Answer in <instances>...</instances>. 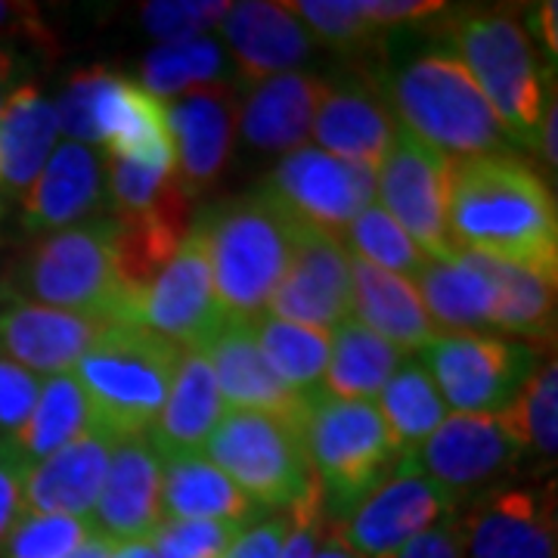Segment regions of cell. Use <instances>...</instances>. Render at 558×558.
<instances>
[{
  "mask_svg": "<svg viewBox=\"0 0 558 558\" xmlns=\"http://www.w3.org/2000/svg\"><path fill=\"white\" fill-rule=\"evenodd\" d=\"M447 223L459 248L558 274L556 196L524 159H450Z\"/></svg>",
  "mask_w": 558,
  "mask_h": 558,
  "instance_id": "cell-1",
  "label": "cell"
},
{
  "mask_svg": "<svg viewBox=\"0 0 558 558\" xmlns=\"http://www.w3.org/2000/svg\"><path fill=\"white\" fill-rule=\"evenodd\" d=\"M376 87L385 106L398 112V128L447 159L512 156L515 149L497 112L457 57H416L398 72H385Z\"/></svg>",
  "mask_w": 558,
  "mask_h": 558,
  "instance_id": "cell-2",
  "label": "cell"
},
{
  "mask_svg": "<svg viewBox=\"0 0 558 558\" xmlns=\"http://www.w3.org/2000/svg\"><path fill=\"white\" fill-rule=\"evenodd\" d=\"M112 230L116 220L106 215L38 240L0 279V299L131 323L112 255Z\"/></svg>",
  "mask_w": 558,
  "mask_h": 558,
  "instance_id": "cell-3",
  "label": "cell"
},
{
  "mask_svg": "<svg viewBox=\"0 0 558 558\" xmlns=\"http://www.w3.org/2000/svg\"><path fill=\"white\" fill-rule=\"evenodd\" d=\"M223 319L255 323L292 258L295 218L255 190L199 215Z\"/></svg>",
  "mask_w": 558,
  "mask_h": 558,
  "instance_id": "cell-4",
  "label": "cell"
},
{
  "mask_svg": "<svg viewBox=\"0 0 558 558\" xmlns=\"http://www.w3.org/2000/svg\"><path fill=\"white\" fill-rule=\"evenodd\" d=\"M183 351L140 323H112L75 363L90 418L116 438L149 435Z\"/></svg>",
  "mask_w": 558,
  "mask_h": 558,
  "instance_id": "cell-5",
  "label": "cell"
},
{
  "mask_svg": "<svg viewBox=\"0 0 558 558\" xmlns=\"http://www.w3.org/2000/svg\"><path fill=\"white\" fill-rule=\"evenodd\" d=\"M459 65L487 97L509 140L537 149L546 109V72L539 69L531 35L512 13L469 10L447 22Z\"/></svg>",
  "mask_w": 558,
  "mask_h": 558,
  "instance_id": "cell-6",
  "label": "cell"
},
{
  "mask_svg": "<svg viewBox=\"0 0 558 558\" xmlns=\"http://www.w3.org/2000/svg\"><path fill=\"white\" fill-rule=\"evenodd\" d=\"M301 438L323 494V515L332 521L344 519L400 462L376 400H341L323 391L311 395L301 418Z\"/></svg>",
  "mask_w": 558,
  "mask_h": 558,
  "instance_id": "cell-7",
  "label": "cell"
},
{
  "mask_svg": "<svg viewBox=\"0 0 558 558\" xmlns=\"http://www.w3.org/2000/svg\"><path fill=\"white\" fill-rule=\"evenodd\" d=\"M301 418L223 410L205 440V459L215 462L258 509L289 512L317 487L304 453Z\"/></svg>",
  "mask_w": 558,
  "mask_h": 558,
  "instance_id": "cell-8",
  "label": "cell"
},
{
  "mask_svg": "<svg viewBox=\"0 0 558 558\" xmlns=\"http://www.w3.org/2000/svg\"><path fill=\"white\" fill-rule=\"evenodd\" d=\"M537 348L487 332H438L422 348V366L444 407L469 416H497L537 373Z\"/></svg>",
  "mask_w": 558,
  "mask_h": 558,
  "instance_id": "cell-9",
  "label": "cell"
},
{
  "mask_svg": "<svg viewBox=\"0 0 558 558\" xmlns=\"http://www.w3.org/2000/svg\"><path fill=\"white\" fill-rule=\"evenodd\" d=\"M447 171L450 159L403 128L395 131L376 171V205L432 260H447L459 252L447 223Z\"/></svg>",
  "mask_w": 558,
  "mask_h": 558,
  "instance_id": "cell-10",
  "label": "cell"
},
{
  "mask_svg": "<svg viewBox=\"0 0 558 558\" xmlns=\"http://www.w3.org/2000/svg\"><path fill=\"white\" fill-rule=\"evenodd\" d=\"M524 459L527 457L519 438L512 435L502 413H447L428 440L410 457H400L398 465L435 481L457 502H462L475 490H490L494 481L515 472Z\"/></svg>",
  "mask_w": 558,
  "mask_h": 558,
  "instance_id": "cell-11",
  "label": "cell"
},
{
  "mask_svg": "<svg viewBox=\"0 0 558 558\" xmlns=\"http://www.w3.org/2000/svg\"><path fill=\"white\" fill-rule=\"evenodd\" d=\"M258 190L299 223L341 236L344 227L376 202V171L336 159L317 146H299Z\"/></svg>",
  "mask_w": 558,
  "mask_h": 558,
  "instance_id": "cell-12",
  "label": "cell"
},
{
  "mask_svg": "<svg viewBox=\"0 0 558 558\" xmlns=\"http://www.w3.org/2000/svg\"><path fill=\"white\" fill-rule=\"evenodd\" d=\"M457 509V499L435 481L398 465L344 519L332 521L329 534H336L360 558H391Z\"/></svg>",
  "mask_w": 558,
  "mask_h": 558,
  "instance_id": "cell-13",
  "label": "cell"
},
{
  "mask_svg": "<svg viewBox=\"0 0 558 558\" xmlns=\"http://www.w3.org/2000/svg\"><path fill=\"white\" fill-rule=\"evenodd\" d=\"M137 323L171 341L183 354L202 351L220 329L223 314L215 299L208 242L199 218L180 242L178 255L168 260V267L143 295Z\"/></svg>",
  "mask_w": 558,
  "mask_h": 558,
  "instance_id": "cell-14",
  "label": "cell"
},
{
  "mask_svg": "<svg viewBox=\"0 0 558 558\" xmlns=\"http://www.w3.org/2000/svg\"><path fill=\"white\" fill-rule=\"evenodd\" d=\"M267 311L279 319L336 329L354 311V279L351 255L336 233L307 227L295 220L292 258L270 295Z\"/></svg>",
  "mask_w": 558,
  "mask_h": 558,
  "instance_id": "cell-15",
  "label": "cell"
},
{
  "mask_svg": "<svg viewBox=\"0 0 558 558\" xmlns=\"http://www.w3.org/2000/svg\"><path fill=\"white\" fill-rule=\"evenodd\" d=\"M462 558H558L556 494L549 487H490L459 512Z\"/></svg>",
  "mask_w": 558,
  "mask_h": 558,
  "instance_id": "cell-16",
  "label": "cell"
},
{
  "mask_svg": "<svg viewBox=\"0 0 558 558\" xmlns=\"http://www.w3.org/2000/svg\"><path fill=\"white\" fill-rule=\"evenodd\" d=\"M161 457L146 435L116 440L109 472L90 512L94 534L109 543L153 539L161 524Z\"/></svg>",
  "mask_w": 558,
  "mask_h": 558,
  "instance_id": "cell-17",
  "label": "cell"
},
{
  "mask_svg": "<svg viewBox=\"0 0 558 558\" xmlns=\"http://www.w3.org/2000/svg\"><path fill=\"white\" fill-rule=\"evenodd\" d=\"M168 128L174 140V174L193 199L220 178L233 149L236 97L223 84L193 87L168 106Z\"/></svg>",
  "mask_w": 558,
  "mask_h": 558,
  "instance_id": "cell-18",
  "label": "cell"
},
{
  "mask_svg": "<svg viewBox=\"0 0 558 558\" xmlns=\"http://www.w3.org/2000/svg\"><path fill=\"white\" fill-rule=\"evenodd\" d=\"M109 326V319L72 311L10 304L0 311V357L20 363L35 376H62L75 369V363Z\"/></svg>",
  "mask_w": 558,
  "mask_h": 558,
  "instance_id": "cell-19",
  "label": "cell"
},
{
  "mask_svg": "<svg viewBox=\"0 0 558 558\" xmlns=\"http://www.w3.org/2000/svg\"><path fill=\"white\" fill-rule=\"evenodd\" d=\"M398 121L391 119L379 87L369 78H344L323 84L311 134L323 153L351 165L379 171L395 140Z\"/></svg>",
  "mask_w": 558,
  "mask_h": 558,
  "instance_id": "cell-20",
  "label": "cell"
},
{
  "mask_svg": "<svg viewBox=\"0 0 558 558\" xmlns=\"http://www.w3.org/2000/svg\"><path fill=\"white\" fill-rule=\"evenodd\" d=\"M116 440L119 438L112 432L90 422L78 438L69 440L53 457L32 465L25 478V515L90 519Z\"/></svg>",
  "mask_w": 558,
  "mask_h": 558,
  "instance_id": "cell-21",
  "label": "cell"
},
{
  "mask_svg": "<svg viewBox=\"0 0 558 558\" xmlns=\"http://www.w3.org/2000/svg\"><path fill=\"white\" fill-rule=\"evenodd\" d=\"M220 38L227 40L242 81L260 84L286 72H295L311 57V32L289 10V3H230L220 22Z\"/></svg>",
  "mask_w": 558,
  "mask_h": 558,
  "instance_id": "cell-22",
  "label": "cell"
},
{
  "mask_svg": "<svg viewBox=\"0 0 558 558\" xmlns=\"http://www.w3.org/2000/svg\"><path fill=\"white\" fill-rule=\"evenodd\" d=\"M97 143H106L109 159L174 171V140L168 128V106L143 84L109 75L94 112Z\"/></svg>",
  "mask_w": 558,
  "mask_h": 558,
  "instance_id": "cell-23",
  "label": "cell"
},
{
  "mask_svg": "<svg viewBox=\"0 0 558 558\" xmlns=\"http://www.w3.org/2000/svg\"><path fill=\"white\" fill-rule=\"evenodd\" d=\"M22 227L28 233H60L90 218L106 205L100 156L90 146L62 143L53 149L38 180L22 196Z\"/></svg>",
  "mask_w": 558,
  "mask_h": 558,
  "instance_id": "cell-24",
  "label": "cell"
},
{
  "mask_svg": "<svg viewBox=\"0 0 558 558\" xmlns=\"http://www.w3.org/2000/svg\"><path fill=\"white\" fill-rule=\"evenodd\" d=\"M215 369L223 410H255L277 416H304L307 398L289 391L267 366L255 341V326L223 319L211 341L202 348Z\"/></svg>",
  "mask_w": 558,
  "mask_h": 558,
  "instance_id": "cell-25",
  "label": "cell"
},
{
  "mask_svg": "<svg viewBox=\"0 0 558 558\" xmlns=\"http://www.w3.org/2000/svg\"><path fill=\"white\" fill-rule=\"evenodd\" d=\"M57 112L53 102L35 84H25L7 97L0 109V193L3 199H22L38 180L57 149Z\"/></svg>",
  "mask_w": 558,
  "mask_h": 558,
  "instance_id": "cell-26",
  "label": "cell"
},
{
  "mask_svg": "<svg viewBox=\"0 0 558 558\" xmlns=\"http://www.w3.org/2000/svg\"><path fill=\"white\" fill-rule=\"evenodd\" d=\"M416 292L438 332H478L494 319L497 286L478 252L459 248L453 258L428 260Z\"/></svg>",
  "mask_w": 558,
  "mask_h": 558,
  "instance_id": "cell-27",
  "label": "cell"
},
{
  "mask_svg": "<svg viewBox=\"0 0 558 558\" xmlns=\"http://www.w3.org/2000/svg\"><path fill=\"white\" fill-rule=\"evenodd\" d=\"M220 416H223V400L211 363L205 351H186L180 357L168 400L146 438L153 440L161 459L199 453Z\"/></svg>",
  "mask_w": 558,
  "mask_h": 558,
  "instance_id": "cell-28",
  "label": "cell"
},
{
  "mask_svg": "<svg viewBox=\"0 0 558 558\" xmlns=\"http://www.w3.org/2000/svg\"><path fill=\"white\" fill-rule=\"evenodd\" d=\"M260 509L202 453L161 459V519L255 524Z\"/></svg>",
  "mask_w": 558,
  "mask_h": 558,
  "instance_id": "cell-29",
  "label": "cell"
},
{
  "mask_svg": "<svg viewBox=\"0 0 558 558\" xmlns=\"http://www.w3.org/2000/svg\"><path fill=\"white\" fill-rule=\"evenodd\" d=\"M351 279H354L351 317L363 323L369 332L391 341L400 351H422L438 339V326L432 323L410 279L385 274L357 258H351Z\"/></svg>",
  "mask_w": 558,
  "mask_h": 558,
  "instance_id": "cell-30",
  "label": "cell"
},
{
  "mask_svg": "<svg viewBox=\"0 0 558 558\" xmlns=\"http://www.w3.org/2000/svg\"><path fill=\"white\" fill-rule=\"evenodd\" d=\"M323 84L326 81L304 72H286L252 84V94L240 112L242 137L264 153L299 149L311 134Z\"/></svg>",
  "mask_w": 558,
  "mask_h": 558,
  "instance_id": "cell-31",
  "label": "cell"
},
{
  "mask_svg": "<svg viewBox=\"0 0 558 558\" xmlns=\"http://www.w3.org/2000/svg\"><path fill=\"white\" fill-rule=\"evenodd\" d=\"M403 363V351L348 317L332 329V348L319 391L341 400H373Z\"/></svg>",
  "mask_w": 558,
  "mask_h": 558,
  "instance_id": "cell-32",
  "label": "cell"
},
{
  "mask_svg": "<svg viewBox=\"0 0 558 558\" xmlns=\"http://www.w3.org/2000/svg\"><path fill=\"white\" fill-rule=\"evenodd\" d=\"M487 258V255H484ZM487 270L497 286L494 319L499 332L519 336L534 344H553L556 336V277L537 274L531 267H519L509 260L487 258Z\"/></svg>",
  "mask_w": 558,
  "mask_h": 558,
  "instance_id": "cell-33",
  "label": "cell"
},
{
  "mask_svg": "<svg viewBox=\"0 0 558 558\" xmlns=\"http://www.w3.org/2000/svg\"><path fill=\"white\" fill-rule=\"evenodd\" d=\"M252 326H255L260 354L267 360V366L277 373V379L301 398L317 395L326 376V363H329L332 332L289 323L274 314H264Z\"/></svg>",
  "mask_w": 558,
  "mask_h": 558,
  "instance_id": "cell-34",
  "label": "cell"
},
{
  "mask_svg": "<svg viewBox=\"0 0 558 558\" xmlns=\"http://www.w3.org/2000/svg\"><path fill=\"white\" fill-rule=\"evenodd\" d=\"M376 410L400 457H410L413 450H418L447 418V407L440 400L438 388L418 360L400 363L395 376L379 391Z\"/></svg>",
  "mask_w": 558,
  "mask_h": 558,
  "instance_id": "cell-35",
  "label": "cell"
},
{
  "mask_svg": "<svg viewBox=\"0 0 558 558\" xmlns=\"http://www.w3.org/2000/svg\"><path fill=\"white\" fill-rule=\"evenodd\" d=\"M90 422L94 418H90L87 400H84V391L75 376L72 373L50 376L40 381L38 403L25 422V428L13 438V444L20 447L28 465H38L47 457H53L57 450H62L69 440L78 438Z\"/></svg>",
  "mask_w": 558,
  "mask_h": 558,
  "instance_id": "cell-36",
  "label": "cell"
},
{
  "mask_svg": "<svg viewBox=\"0 0 558 558\" xmlns=\"http://www.w3.org/2000/svg\"><path fill=\"white\" fill-rule=\"evenodd\" d=\"M106 205L112 218H171L193 223L190 196L174 171L109 159L106 165Z\"/></svg>",
  "mask_w": 558,
  "mask_h": 558,
  "instance_id": "cell-37",
  "label": "cell"
},
{
  "mask_svg": "<svg viewBox=\"0 0 558 558\" xmlns=\"http://www.w3.org/2000/svg\"><path fill=\"white\" fill-rule=\"evenodd\" d=\"M341 242H344L351 258L366 260V264L379 267L385 274L410 279L413 286L422 277L425 264L432 260L418 248L416 242L400 230L398 220L388 218L376 202L366 205L357 218L344 227Z\"/></svg>",
  "mask_w": 558,
  "mask_h": 558,
  "instance_id": "cell-38",
  "label": "cell"
},
{
  "mask_svg": "<svg viewBox=\"0 0 558 558\" xmlns=\"http://www.w3.org/2000/svg\"><path fill=\"white\" fill-rule=\"evenodd\" d=\"M223 72V50L215 38H190L178 44H161L146 53L143 60V87L153 97H174L193 90L220 84Z\"/></svg>",
  "mask_w": 558,
  "mask_h": 558,
  "instance_id": "cell-39",
  "label": "cell"
},
{
  "mask_svg": "<svg viewBox=\"0 0 558 558\" xmlns=\"http://www.w3.org/2000/svg\"><path fill=\"white\" fill-rule=\"evenodd\" d=\"M512 435L519 438L524 457L553 462L558 447V363L549 360L537 366V373L521 388L509 410H502Z\"/></svg>",
  "mask_w": 558,
  "mask_h": 558,
  "instance_id": "cell-40",
  "label": "cell"
},
{
  "mask_svg": "<svg viewBox=\"0 0 558 558\" xmlns=\"http://www.w3.org/2000/svg\"><path fill=\"white\" fill-rule=\"evenodd\" d=\"M289 10L311 32V38L323 40L326 47L341 50V53L373 50L385 38L381 28H376L360 13V3H348V0H301V3H289Z\"/></svg>",
  "mask_w": 558,
  "mask_h": 558,
  "instance_id": "cell-41",
  "label": "cell"
},
{
  "mask_svg": "<svg viewBox=\"0 0 558 558\" xmlns=\"http://www.w3.org/2000/svg\"><path fill=\"white\" fill-rule=\"evenodd\" d=\"M94 534L90 519L22 515L3 543V558H65Z\"/></svg>",
  "mask_w": 558,
  "mask_h": 558,
  "instance_id": "cell-42",
  "label": "cell"
},
{
  "mask_svg": "<svg viewBox=\"0 0 558 558\" xmlns=\"http://www.w3.org/2000/svg\"><path fill=\"white\" fill-rule=\"evenodd\" d=\"M230 13L223 0H156L140 7V20L146 32L161 44L202 38L211 25H220Z\"/></svg>",
  "mask_w": 558,
  "mask_h": 558,
  "instance_id": "cell-43",
  "label": "cell"
},
{
  "mask_svg": "<svg viewBox=\"0 0 558 558\" xmlns=\"http://www.w3.org/2000/svg\"><path fill=\"white\" fill-rule=\"evenodd\" d=\"M240 531L233 521H161L153 549L159 558H223Z\"/></svg>",
  "mask_w": 558,
  "mask_h": 558,
  "instance_id": "cell-44",
  "label": "cell"
},
{
  "mask_svg": "<svg viewBox=\"0 0 558 558\" xmlns=\"http://www.w3.org/2000/svg\"><path fill=\"white\" fill-rule=\"evenodd\" d=\"M106 78H109L106 69H84V72H75L72 78L65 81V87H62L60 97L53 102L57 124H60V131L65 137H72V143H81V146L97 143L94 112H97V100H100V90Z\"/></svg>",
  "mask_w": 558,
  "mask_h": 558,
  "instance_id": "cell-45",
  "label": "cell"
},
{
  "mask_svg": "<svg viewBox=\"0 0 558 558\" xmlns=\"http://www.w3.org/2000/svg\"><path fill=\"white\" fill-rule=\"evenodd\" d=\"M40 395V376L0 357V440H13L25 428Z\"/></svg>",
  "mask_w": 558,
  "mask_h": 558,
  "instance_id": "cell-46",
  "label": "cell"
},
{
  "mask_svg": "<svg viewBox=\"0 0 558 558\" xmlns=\"http://www.w3.org/2000/svg\"><path fill=\"white\" fill-rule=\"evenodd\" d=\"M28 462L13 440H0V546L25 515V478Z\"/></svg>",
  "mask_w": 558,
  "mask_h": 558,
  "instance_id": "cell-47",
  "label": "cell"
},
{
  "mask_svg": "<svg viewBox=\"0 0 558 558\" xmlns=\"http://www.w3.org/2000/svg\"><path fill=\"white\" fill-rule=\"evenodd\" d=\"M289 531H292L289 512L255 521V524L242 527L240 537L230 543V549L223 553V558H279Z\"/></svg>",
  "mask_w": 558,
  "mask_h": 558,
  "instance_id": "cell-48",
  "label": "cell"
},
{
  "mask_svg": "<svg viewBox=\"0 0 558 558\" xmlns=\"http://www.w3.org/2000/svg\"><path fill=\"white\" fill-rule=\"evenodd\" d=\"M289 519H292V531L286 537L282 546V556L279 558H314L317 549L319 531H323V494L319 487H314L304 499H299L292 509H289Z\"/></svg>",
  "mask_w": 558,
  "mask_h": 558,
  "instance_id": "cell-49",
  "label": "cell"
},
{
  "mask_svg": "<svg viewBox=\"0 0 558 558\" xmlns=\"http://www.w3.org/2000/svg\"><path fill=\"white\" fill-rule=\"evenodd\" d=\"M391 558H462V527H459V509L444 515L438 524L422 531L400 553Z\"/></svg>",
  "mask_w": 558,
  "mask_h": 558,
  "instance_id": "cell-50",
  "label": "cell"
},
{
  "mask_svg": "<svg viewBox=\"0 0 558 558\" xmlns=\"http://www.w3.org/2000/svg\"><path fill=\"white\" fill-rule=\"evenodd\" d=\"M360 13L376 28H385V25H403V22H422L428 16H438V13H444V3H438V0H363Z\"/></svg>",
  "mask_w": 558,
  "mask_h": 558,
  "instance_id": "cell-51",
  "label": "cell"
},
{
  "mask_svg": "<svg viewBox=\"0 0 558 558\" xmlns=\"http://www.w3.org/2000/svg\"><path fill=\"white\" fill-rule=\"evenodd\" d=\"M16 38L47 40V32L40 28L38 7L32 3H7L0 0V44Z\"/></svg>",
  "mask_w": 558,
  "mask_h": 558,
  "instance_id": "cell-52",
  "label": "cell"
},
{
  "mask_svg": "<svg viewBox=\"0 0 558 558\" xmlns=\"http://www.w3.org/2000/svg\"><path fill=\"white\" fill-rule=\"evenodd\" d=\"M531 28H534V38L539 40L543 53L549 57V65H556L558 53V32H556V3H537L534 13H531Z\"/></svg>",
  "mask_w": 558,
  "mask_h": 558,
  "instance_id": "cell-53",
  "label": "cell"
},
{
  "mask_svg": "<svg viewBox=\"0 0 558 558\" xmlns=\"http://www.w3.org/2000/svg\"><path fill=\"white\" fill-rule=\"evenodd\" d=\"M558 106H556V90L549 94V106L543 109V124H539L537 134V149L543 161L549 165V171L556 174L558 168Z\"/></svg>",
  "mask_w": 558,
  "mask_h": 558,
  "instance_id": "cell-54",
  "label": "cell"
},
{
  "mask_svg": "<svg viewBox=\"0 0 558 558\" xmlns=\"http://www.w3.org/2000/svg\"><path fill=\"white\" fill-rule=\"evenodd\" d=\"M20 69L22 62L20 57L7 47V44H0V109H3V102H7V97L20 87Z\"/></svg>",
  "mask_w": 558,
  "mask_h": 558,
  "instance_id": "cell-55",
  "label": "cell"
},
{
  "mask_svg": "<svg viewBox=\"0 0 558 558\" xmlns=\"http://www.w3.org/2000/svg\"><path fill=\"white\" fill-rule=\"evenodd\" d=\"M112 549H116V543H109V539L100 537V534H90L75 553H69L65 558H109L112 556Z\"/></svg>",
  "mask_w": 558,
  "mask_h": 558,
  "instance_id": "cell-56",
  "label": "cell"
},
{
  "mask_svg": "<svg viewBox=\"0 0 558 558\" xmlns=\"http://www.w3.org/2000/svg\"><path fill=\"white\" fill-rule=\"evenodd\" d=\"M109 558H159L153 549V539H137V543H119Z\"/></svg>",
  "mask_w": 558,
  "mask_h": 558,
  "instance_id": "cell-57",
  "label": "cell"
},
{
  "mask_svg": "<svg viewBox=\"0 0 558 558\" xmlns=\"http://www.w3.org/2000/svg\"><path fill=\"white\" fill-rule=\"evenodd\" d=\"M314 558H360V556L357 553H351V549H348L336 534H326L323 543L314 549Z\"/></svg>",
  "mask_w": 558,
  "mask_h": 558,
  "instance_id": "cell-58",
  "label": "cell"
},
{
  "mask_svg": "<svg viewBox=\"0 0 558 558\" xmlns=\"http://www.w3.org/2000/svg\"><path fill=\"white\" fill-rule=\"evenodd\" d=\"M7 220V199H3V193H0V223Z\"/></svg>",
  "mask_w": 558,
  "mask_h": 558,
  "instance_id": "cell-59",
  "label": "cell"
}]
</instances>
